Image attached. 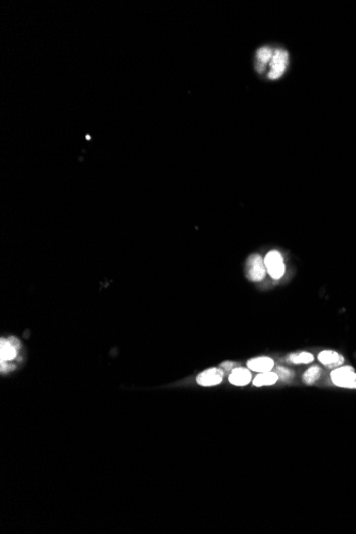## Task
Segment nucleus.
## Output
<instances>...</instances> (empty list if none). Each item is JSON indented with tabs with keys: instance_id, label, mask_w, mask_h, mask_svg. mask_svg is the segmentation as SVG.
Listing matches in <instances>:
<instances>
[{
	"instance_id": "nucleus-1",
	"label": "nucleus",
	"mask_w": 356,
	"mask_h": 534,
	"mask_svg": "<svg viewBox=\"0 0 356 534\" xmlns=\"http://www.w3.org/2000/svg\"><path fill=\"white\" fill-rule=\"evenodd\" d=\"M333 383L342 388L356 389V372L352 367H338L331 373Z\"/></svg>"
},
{
	"instance_id": "nucleus-2",
	"label": "nucleus",
	"mask_w": 356,
	"mask_h": 534,
	"mask_svg": "<svg viewBox=\"0 0 356 534\" xmlns=\"http://www.w3.org/2000/svg\"><path fill=\"white\" fill-rule=\"evenodd\" d=\"M266 265L261 257L257 254H254L249 257L245 265V274L248 279L253 282H260L266 276Z\"/></svg>"
},
{
	"instance_id": "nucleus-3",
	"label": "nucleus",
	"mask_w": 356,
	"mask_h": 534,
	"mask_svg": "<svg viewBox=\"0 0 356 534\" xmlns=\"http://www.w3.org/2000/svg\"><path fill=\"white\" fill-rule=\"evenodd\" d=\"M264 265L272 279L279 280L285 273V264L282 256L277 251H271L264 258Z\"/></svg>"
},
{
	"instance_id": "nucleus-4",
	"label": "nucleus",
	"mask_w": 356,
	"mask_h": 534,
	"mask_svg": "<svg viewBox=\"0 0 356 534\" xmlns=\"http://www.w3.org/2000/svg\"><path fill=\"white\" fill-rule=\"evenodd\" d=\"M287 63H288V52L282 49H277L274 52V54H273V58L270 63L271 70L269 73V78L271 79L279 78L282 74L285 73L286 68H287Z\"/></svg>"
},
{
	"instance_id": "nucleus-5",
	"label": "nucleus",
	"mask_w": 356,
	"mask_h": 534,
	"mask_svg": "<svg viewBox=\"0 0 356 534\" xmlns=\"http://www.w3.org/2000/svg\"><path fill=\"white\" fill-rule=\"evenodd\" d=\"M223 380V371L221 369H217V368H212V369H208L204 372L200 373L197 376V383L205 387L208 386H216L220 384Z\"/></svg>"
},
{
	"instance_id": "nucleus-6",
	"label": "nucleus",
	"mask_w": 356,
	"mask_h": 534,
	"mask_svg": "<svg viewBox=\"0 0 356 534\" xmlns=\"http://www.w3.org/2000/svg\"><path fill=\"white\" fill-rule=\"evenodd\" d=\"M318 358L319 362L328 368H338L344 362V358L341 354H339L338 352L331 351V350H325V351L320 352L318 355Z\"/></svg>"
},
{
	"instance_id": "nucleus-7",
	"label": "nucleus",
	"mask_w": 356,
	"mask_h": 534,
	"mask_svg": "<svg viewBox=\"0 0 356 534\" xmlns=\"http://www.w3.org/2000/svg\"><path fill=\"white\" fill-rule=\"evenodd\" d=\"M248 367L251 370L257 372H268L274 367V361L270 357H255L248 362Z\"/></svg>"
},
{
	"instance_id": "nucleus-8",
	"label": "nucleus",
	"mask_w": 356,
	"mask_h": 534,
	"mask_svg": "<svg viewBox=\"0 0 356 534\" xmlns=\"http://www.w3.org/2000/svg\"><path fill=\"white\" fill-rule=\"evenodd\" d=\"M228 380H230L231 384L233 385L245 386L251 382L252 375L248 369L239 367V368H235V369L232 370V373L230 374Z\"/></svg>"
},
{
	"instance_id": "nucleus-9",
	"label": "nucleus",
	"mask_w": 356,
	"mask_h": 534,
	"mask_svg": "<svg viewBox=\"0 0 356 534\" xmlns=\"http://www.w3.org/2000/svg\"><path fill=\"white\" fill-rule=\"evenodd\" d=\"M278 380L279 379H278V375H277L276 372L268 371V372H262V373L258 374L254 379L253 384H254V386H256V387H262V386H268V385L275 384Z\"/></svg>"
},
{
	"instance_id": "nucleus-10",
	"label": "nucleus",
	"mask_w": 356,
	"mask_h": 534,
	"mask_svg": "<svg viewBox=\"0 0 356 534\" xmlns=\"http://www.w3.org/2000/svg\"><path fill=\"white\" fill-rule=\"evenodd\" d=\"M320 375H321L320 367L314 366L312 368H309V369L303 374L302 381H303V383H305L307 385H313L319 380V377H320Z\"/></svg>"
},
{
	"instance_id": "nucleus-11",
	"label": "nucleus",
	"mask_w": 356,
	"mask_h": 534,
	"mask_svg": "<svg viewBox=\"0 0 356 534\" xmlns=\"http://www.w3.org/2000/svg\"><path fill=\"white\" fill-rule=\"evenodd\" d=\"M16 356L15 347L9 340H2V361H10Z\"/></svg>"
},
{
	"instance_id": "nucleus-12",
	"label": "nucleus",
	"mask_w": 356,
	"mask_h": 534,
	"mask_svg": "<svg viewBox=\"0 0 356 534\" xmlns=\"http://www.w3.org/2000/svg\"><path fill=\"white\" fill-rule=\"evenodd\" d=\"M273 54H274V53L272 52V50L269 47H261V48L258 49V51L256 53V57H257L258 64L262 69L264 68V65H266V64H268L272 60Z\"/></svg>"
},
{
	"instance_id": "nucleus-13",
	"label": "nucleus",
	"mask_w": 356,
	"mask_h": 534,
	"mask_svg": "<svg viewBox=\"0 0 356 534\" xmlns=\"http://www.w3.org/2000/svg\"><path fill=\"white\" fill-rule=\"evenodd\" d=\"M289 361L294 364H309L314 361V355L309 352H301L299 354H291Z\"/></svg>"
},
{
	"instance_id": "nucleus-14",
	"label": "nucleus",
	"mask_w": 356,
	"mask_h": 534,
	"mask_svg": "<svg viewBox=\"0 0 356 534\" xmlns=\"http://www.w3.org/2000/svg\"><path fill=\"white\" fill-rule=\"evenodd\" d=\"M276 373L278 375V379L281 381H289L292 379V377H294V372L284 367H277Z\"/></svg>"
},
{
	"instance_id": "nucleus-15",
	"label": "nucleus",
	"mask_w": 356,
	"mask_h": 534,
	"mask_svg": "<svg viewBox=\"0 0 356 534\" xmlns=\"http://www.w3.org/2000/svg\"><path fill=\"white\" fill-rule=\"evenodd\" d=\"M234 367V363H231V362H226V363H223L221 365V369L222 370H233L232 368Z\"/></svg>"
}]
</instances>
